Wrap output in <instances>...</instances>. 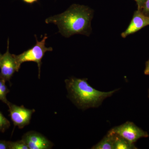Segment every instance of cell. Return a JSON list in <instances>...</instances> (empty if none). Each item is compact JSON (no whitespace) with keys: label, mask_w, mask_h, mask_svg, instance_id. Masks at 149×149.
I'll return each instance as SVG.
<instances>
[{"label":"cell","mask_w":149,"mask_h":149,"mask_svg":"<svg viewBox=\"0 0 149 149\" xmlns=\"http://www.w3.org/2000/svg\"><path fill=\"white\" fill-rule=\"evenodd\" d=\"M137 149V148L135 146L134 143H130L123 137L115 134L114 149Z\"/></svg>","instance_id":"30bf717a"},{"label":"cell","mask_w":149,"mask_h":149,"mask_svg":"<svg viewBox=\"0 0 149 149\" xmlns=\"http://www.w3.org/2000/svg\"><path fill=\"white\" fill-rule=\"evenodd\" d=\"M7 105L11 120L15 127L17 126L19 129H22L29 125L32 115L35 111V109H28L23 105L18 106L10 102Z\"/></svg>","instance_id":"5b68a950"},{"label":"cell","mask_w":149,"mask_h":149,"mask_svg":"<svg viewBox=\"0 0 149 149\" xmlns=\"http://www.w3.org/2000/svg\"><path fill=\"white\" fill-rule=\"evenodd\" d=\"M148 25H149V17L144 14L141 10H137L134 12L133 18L127 29L121 33V37L125 38Z\"/></svg>","instance_id":"ba28073f"},{"label":"cell","mask_w":149,"mask_h":149,"mask_svg":"<svg viewBox=\"0 0 149 149\" xmlns=\"http://www.w3.org/2000/svg\"><path fill=\"white\" fill-rule=\"evenodd\" d=\"M22 1H23L24 2L27 3L32 4L33 3L37 2L38 0H22Z\"/></svg>","instance_id":"ac0fdd59"},{"label":"cell","mask_w":149,"mask_h":149,"mask_svg":"<svg viewBox=\"0 0 149 149\" xmlns=\"http://www.w3.org/2000/svg\"><path fill=\"white\" fill-rule=\"evenodd\" d=\"M141 11L145 15L149 17V0H146L143 8Z\"/></svg>","instance_id":"5bb4252c"},{"label":"cell","mask_w":149,"mask_h":149,"mask_svg":"<svg viewBox=\"0 0 149 149\" xmlns=\"http://www.w3.org/2000/svg\"><path fill=\"white\" fill-rule=\"evenodd\" d=\"M144 73L146 75H149V60L146 63V68L144 70Z\"/></svg>","instance_id":"e0dca14e"},{"label":"cell","mask_w":149,"mask_h":149,"mask_svg":"<svg viewBox=\"0 0 149 149\" xmlns=\"http://www.w3.org/2000/svg\"><path fill=\"white\" fill-rule=\"evenodd\" d=\"M110 130L133 143L141 138L149 137L148 132L130 121H127L123 124L113 127Z\"/></svg>","instance_id":"277c9868"},{"label":"cell","mask_w":149,"mask_h":149,"mask_svg":"<svg viewBox=\"0 0 149 149\" xmlns=\"http://www.w3.org/2000/svg\"><path fill=\"white\" fill-rule=\"evenodd\" d=\"M9 40H8L7 49L3 54H0V74L6 80L10 82L15 72H18L17 66L14 55L9 50Z\"/></svg>","instance_id":"8992f818"},{"label":"cell","mask_w":149,"mask_h":149,"mask_svg":"<svg viewBox=\"0 0 149 149\" xmlns=\"http://www.w3.org/2000/svg\"><path fill=\"white\" fill-rule=\"evenodd\" d=\"M6 80L0 74V101L8 105L10 102L7 99L6 96L10 91L6 85Z\"/></svg>","instance_id":"8fae6325"},{"label":"cell","mask_w":149,"mask_h":149,"mask_svg":"<svg viewBox=\"0 0 149 149\" xmlns=\"http://www.w3.org/2000/svg\"><path fill=\"white\" fill-rule=\"evenodd\" d=\"M10 126V122L0 111V132L4 133Z\"/></svg>","instance_id":"7c38bea8"},{"label":"cell","mask_w":149,"mask_h":149,"mask_svg":"<svg viewBox=\"0 0 149 149\" xmlns=\"http://www.w3.org/2000/svg\"><path fill=\"white\" fill-rule=\"evenodd\" d=\"M148 97H149V94H148Z\"/></svg>","instance_id":"d6986e66"},{"label":"cell","mask_w":149,"mask_h":149,"mask_svg":"<svg viewBox=\"0 0 149 149\" xmlns=\"http://www.w3.org/2000/svg\"><path fill=\"white\" fill-rule=\"evenodd\" d=\"M137 4V10H141L143 8L146 0H134Z\"/></svg>","instance_id":"2e32d148"},{"label":"cell","mask_w":149,"mask_h":149,"mask_svg":"<svg viewBox=\"0 0 149 149\" xmlns=\"http://www.w3.org/2000/svg\"><path fill=\"white\" fill-rule=\"evenodd\" d=\"M115 134L109 130L98 143L93 146L92 149H114Z\"/></svg>","instance_id":"9c48e42d"},{"label":"cell","mask_w":149,"mask_h":149,"mask_svg":"<svg viewBox=\"0 0 149 149\" xmlns=\"http://www.w3.org/2000/svg\"><path fill=\"white\" fill-rule=\"evenodd\" d=\"M9 149H29L24 140L11 142L10 141Z\"/></svg>","instance_id":"4fadbf2b"},{"label":"cell","mask_w":149,"mask_h":149,"mask_svg":"<svg viewBox=\"0 0 149 149\" xmlns=\"http://www.w3.org/2000/svg\"><path fill=\"white\" fill-rule=\"evenodd\" d=\"M35 36L36 37V44L34 47L18 55H13L18 70L20 68L21 64L23 63L27 62H34L36 63L39 69V78H40L42 59L46 52H52L53 49L51 47H46V41L48 38L47 34L45 35L42 40L40 42L37 40L36 35Z\"/></svg>","instance_id":"3957f363"},{"label":"cell","mask_w":149,"mask_h":149,"mask_svg":"<svg viewBox=\"0 0 149 149\" xmlns=\"http://www.w3.org/2000/svg\"><path fill=\"white\" fill-rule=\"evenodd\" d=\"M22 139L29 149H49L54 146L45 136L36 131H28L23 135Z\"/></svg>","instance_id":"52a82bcc"},{"label":"cell","mask_w":149,"mask_h":149,"mask_svg":"<svg viewBox=\"0 0 149 149\" xmlns=\"http://www.w3.org/2000/svg\"><path fill=\"white\" fill-rule=\"evenodd\" d=\"M93 16V10L89 7L74 4L62 13L47 19L45 22L57 25L59 32L67 38L76 34L88 36L92 32Z\"/></svg>","instance_id":"6da1fadb"},{"label":"cell","mask_w":149,"mask_h":149,"mask_svg":"<svg viewBox=\"0 0 149 149\" xmlns=\"http://www.w3.org/2000/svg\"><path fill=\"white\" fill-rule=\"evenodd\" d=\"M10 141L0 140V149H9Z\"/></svg>","instance_id":"9a60e30c"},{"label":"cell","mask_w":149,"mask_h":149,"mask_svg":"<svg viewBox=\"0 0 149 149\" xmlns=\"http://www.w3.org/2000/svg\"><path fill=\"white\" fill-rule=\"evenodd\" d=\"M70 98L79 108L83 109L99 107L105 99L118 90L102 92L96 90L88 83L87 78L71 77L65 80Z\"/></svg>","instance_id":"7a4b0ae2"}]
</instances>
